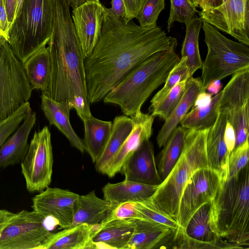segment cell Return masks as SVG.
<instances>
[{"label":"cell","instance_id":"cell-8","mask_svg":"<svg viewBox=\"0 0 249 249\" xmlns=\"http://www.w3.org/2000/svg\"><path fill=\"white\" fill-rule=\"evenodd\" d=\"M32 90L23 63L0 35V122L27 103Z\"/></svg>","mask_w":249,"mask_h":249},{"label":"cell","instance_id":"cell-23","mask_svg":"<svg viewBox=\"0 0 249 249\" xmlns=\"http://www.w3.org/2000/svg\"><path fill=\"white\" fill-rule=\"evenodd\" d=\"M202 91L205 90L203 89L200 77H192L187 80L181 99L165 120L158 133L156 141L159 147L164 146L182 118L194 106L197 95Z\"/></svg>","mask_w":249,"mask_h":249},{"label":"cell","instance_id":"cell-50","mask_svg":"<svg viewBox=\"0 0 249 249\" xmlns=\"http://www.w3.org/2000/svg\"><path fill=\"white\" fill-rule=\"evenodd\" d=\"M222 87V84L220 80H216L211 83L206 88L205 91H207L212 95H215L220 91Z\"/></svg>","mask_w":249,"mask_h":249},{"label":"cell","instance_id":"cell-35","mask_svg":"<svg viewBox=\"0 0 249 249\" xmlns=\"http://www.w3.org/2000/svg\"><path fill=\"white\" fill-rule=\"evenodd\" d=\"M187 59L185 56L181 57L179 62L173 68L167 76L163 87L155 94L151 100L149 108L153 107L158 103L178 83L183 80H188L190 78Z\"/></svg>","mask_w":249,"mask_h":249},{"label":"cell","instance_id":"cell-4","mask_svg":"<svg viewBox=\"0 0 249 249\" xmlns=\"http://www.w3.org/2000/svg\"><path fill=\"white\" fill-rule=\"evenodd\" d=\"M178 41L173 37L166 50L151 55L132 69L104 97V102L120 106L122 112L130 117L141 111L152 93L165 83L180 58L176 53Z\"/></svg>","mask_w":249,"mask_h":249},{"label":"cell","instance_id":"cell-39","mask_svg":"<svg viewBox=\"0 0 249 249\" xmlns=\"http://www.w3.org/2000/svg\"><path fill=\"white\" fill-rule=\"evenodd\" d=\"M164 8L165 0H145L136 18L139 25L143 27L157 25L158 17Z\"/></svg>","mask_w":249,"mask_h":249},{"label":"cell","instance_id":"cell-22","mask_svg":"<svg viewBox=\"0 0 249 249\" xmlns=\"http://www.w3.org/2000/svg\"><path fill=\"white\" fill-rule=\"evenodd\" d=\"M175 232L166 226L142 219H134L131 236L124 249H151L173 237Z\"/></svg>","mask_w":249,"mask_h":249},{"label":"cell","instance_id":"cell-12","mask_svg":"<svg viewBox=\"0 0 249 249\" xmlns=\"http://www.w3.org/2000/svg\"><path fill=\"white\" fill-rule=\"evenodd\" d=\"M199 15L202 21L249 46V0H225L216 8L201 10Z\"/></svg>","mask_w":249,"mask_h":249},{"label":"cell","instance_id":"cell-44","mask_svg":"<svg viewBox=\"0 0 249 249\" xmlns=\"http://www.w3.org/2000/svg\"><path fill=\"white\" fill-rule=\"evenodd\" d=\"M224 137L228 150L231 153L235 147V133L232 125L228 121L225 128Z\"/></svg>","mask_w":249,"mask_h":249},{"label":"cell","instance_id":"cell-43","mask_svg":"<svg viewBox=\"0 0 249 249\" xmlns=\"http://www.w3.org/2000/svg\"><path fill=\"white\" fill-rule=\"evenodd\" d=\"M10 28L4 0H0V35L8 41Z\"/></svg>","mask_w":249,"mask_h":249},{"label":"cell","instance_id":"cell-16","mask_svg":"<svg viewBox=\"0 0 249 249\" xmlns=\"http://www.w3.org/2000/svg\"><path fill=\"white\" fill-rule=\"evenodd\" d=\"M124 179L143 184L159 185L162 181L159 175L152 143L144 142L124 163L121 172Z\"/></svg>","mask_w":249,"mask_h":249},{"label":"cell","instance_id":"cell-37","mask_svg":"<svg viewBox=\"0 0 249 249\" xmlns=\"http://www.w3.org/2000/svg\"><path fill=\"white\" fill-rule=\"evenodd\" d=\"M170 9L167 29L170 32L173 23L177 21L185 25L194 18L196 8L189 0H170Z\"/></svg>","mask_w":249,"mask_h":249},{"label":"cell","instance_id":"cell-46","mask_svg":"<svg viewBox=\"0 0 249 249\" xmlns=\"http://www.w3.org/2000/svg\"><path fill=\"white\" fill-rule=\"evenodd\" d=\"M111 5L109 10L116 16L124 18L125 11L123 0H111Z\"/></svg>","mask_w":249,"mask_h":249},{"label":"cell","instance_id":"cell-17","mask_svg":"<svg viewBox=\"0 0 249 249\" xmlns=\"http://www.w3.org/2000/svg\"><path fill=\"white\" fill-rule=\"evenodd\" d=\"M131 118L133 122L132 131L104 173L109 178H112L120 172L126 160L144 142L149 140L152 135L154 117L149 113H144L140 111Z\"/></svg>","mask_w":249,"mask_h":249},{"label":"cell","instance_id":"cell-31","mask_svg":"<svg viewBox=\"0 0 249 249\" xmlns=\"http://www.w3.org/2000/svg\"><path fill=\"white\" fill-rule=\"evenodd\" d=\"M203 24L198 17L193 18L186 25V33L181 50V57H187L190 78L202 66L199 49V36Z\"/></svg>","mask_w":249,"mask_h":249},{"label":"cell","instance_id":"cell-34","mask_svg":"<svg viewBox=\"0 0 249 249\" xmlns=\"http://www.w3.org/2000/svg\"><path fill=\"white\" fill-rule=\"evenodd\" d=\"M187 81L183 80L175 85L158 103L149 108V114L166 120L181 99Z\"/></svg>","mask_w":249,"mask_h":249},{"label":"cell","instance_id":"cell-11","mask_svg":"<svg viewBox=\"0 0 249 249\" xmlns=\"http://www.w3.org/2000/svg\"><path fill=\"white\" fill-rule=\"evenodd\" d=\"M222 179L209 167L196 170L186 184L179 204L178 223L183 229L194 213L215 196Z\"/></svg>","mask_w":249,"mask_h":249},{"label":"cell","instance_id":"cell-32","mask_svg":"<svg viewBox=\"0 0 249 249\" xmlns=\"http://www.w3.org/2000/svg\"><path fill=\"white\" fill-rule=\"evenodd\" d=\"M222 90L212 97L206 107H193L182 118L181 126L187 129L203 130L209 129L215 123L219 114V107Z\"/></svg>","mask_w":249,"mask_h":249},{"label":"cell","instance_id":"cell-25","mask_svg":"<svg viewBox=\"0 0 249 249\" xmlns=\"http://www.w3.org/2000/svg\"><path fill=\"white\" fill-rule=\"evenodd\" d=\"M158 186L124 179L118 183H107L102 191L104 199L114 208L121 203L136 202L150 198Z\"/></svg>","mask_w":249,"mask_h":249},{"label":"cell","instance_id":"cell-1","mask_svg":"<svg viewBox=\"0 0 249 249\" xmlns=\"http://www.w3.org/2000/svg\"><path fill=\"white\" fill-rule=\"evenodd\" d=\"M101 32L85 59L89 104L104 99L134 67L154 53L167 49L173 37L157 25L143 27L126 22L104 6Z\"/></svg>","mask_w":249,"mask_h":249},{"label":"cell","instance_id":"cell-6","mask_svg":"<svg viewBox=\"0 0 249 249\" xmlns=\"http://www.w3.org/2000/svg\"><path fill=\"white\" fill-rule=\"evenodd\" d=\"M53 24V0H24L9 33V44L23 63L50 39Z\"/></svg>","mask_w":249,"mask_h":249},{"label":"cell","instance_id":"cell-41","mask_svg":"<svg viewBox=\"0 0 249 249\" xmlns=\"http://www.w3.org/2000/svg\"><path fill=\"white\" fill-rule=\"evenodd\" d=\"M126 219H142L140 213L135 209V202H125L117 206L104 223L114 220Z\"/></svg>","mask_w":249,"mask_h":249},{"label":"cell","instance_id":"cell-29","mask_svg":"<svg viewBox=\"0 0 249 249\" xmlns=\"http://www.w3.org/2000/svg\"><path fill=\"white\" fill-rule=\"evenodd\" d=\"M43 46L32 54L23 63L24 69L32 89L46 93L51 73V62L48 47Z\"/></svg>","mask_w":249,"mask_h":249},{"label":"cell","instance_id":"cell-55","mask_svg":"<svg viewBox=\"0 0 249 249\" xmlns=\"http://www.w3.org/2000/svg\"><path fill=\"white\" fill-rule=\"evenodd\" d=\"M1 122H0V123Z\"/></svg>","mask_w":249,"mask_h":249},{"label":"cell","instance_id":"cell-47","mask_svg":"<svg viewBox=\"0 0 249 249\" xmlns=\"http://www.w3.org/2000/svg\"><path fill=\"white\" fill-rule=\"evenodd\" d=\"M18 0H4L10 27L16 17Z\"/></svg>","mask_w":249,"mask_h":249},{"label":"cell","instance_id":"cell-7","mask_svg":"<svg viewBox=\"0 0 249 249\" xmlns=\"http://www.w3.org/2000/svg\"><path fill=\"white\" fill-rule=\"evenodd\" d=\"M202 28L207 47L200 77L205 90L212 82L249 68V46L227 38L205 21Z\"/></svg>","mask_w":249,"mask_h":249},{"label":"cell","instance_id":"cell-21","mask_svg":"<svg viewBox=\"0 0 249 249\" xmlns=\"http://www.w3.org/2000/svg\"><path fill=\"white\" fill-rule=\"evenodd\" d=\"M36 114L32 111L0 147V168L20 163L29 147L28 139L36 124Z\"/></svg>","mask_w":249,"mask_h":249},{"label":"cell","instance_id":"cell-20","mask_svg":"<svg viewBox=\"0 0 249 249\" xmlns=\"http://www.w3.org/2000/svg\"><path fill=\"white\" fill-rule=\"evenodd\" d=\"M41 107L50 125H53L66 137L71 144L83 153L86 151L83 141L77 135L70 121L71 106L67 102H59L42 92Z\"/></svg>","mask_w":249,"mask_h":249},{"label":"cell","instance_id":"cell-26","mask_svg":"<svg viewBox=\"0 0 249 249\" xmlns=\"http://www.w3.org/2000/svg\"><path fill=\"white\" fill-rule=\"evenodd\" d=\"M249 68L232 75L222 90L219 112L228 116L249 103Z\"/></svg>","mask_w":249,"mask_h":249},{"label":"cell","instance_id":"cell-24","mask_svg":"<svg viewBox=\"0 0 249 249\" xmlns=\"http://www.w3.org/2000/svg\"><path fill=\"white\" fill-rule=\"evenodd\" d=\"M134 219L112 220L98 226L92 241L96 249H124L133 233Z\"/></svg>","mask_w":249,"mask_h":249},{"label":"cell","instance_id":"cell-9","mask_svg":"<svg viewBox=\"0 0 249 249\" xmlns=\"http://www.w3.org/2000/svg\"><path fill=\"white\" fill-rule=\"evenodd\" d=\"M20 165L29 192H41L49 187L53 173V154L47 126L34 133Z\"/></svg>","mask_w":249,"mask_h":249},{"label":"cell","instance_id":"cell-40","mask_svg":"<svg viewBox=\"0 0 249 249\" xmlns=\"http://www.w3.org/2000/svg\"><path fill=\"white\" fill-rule=\"evenodd\" d=\"M249 157V139L235 147L231 152L228 162L229 176L236 175L248 164Z\"/></svg>","mask_w":249,"mask_h":249},{"label":"cell","instance_id":"cell-53","mask_svg":"<svg viewBox=\"0 0 249 249\" xmlns=\"http://www.w3.org/2000/svg\"></svg>","mask_w":249,"mask_h":249},{"label":"cell","instance_id":"cell-15","mask_svg":"<svg viewBox=\"0 0 249 249\" xmlns=\"http://www.w3.org/2000/svg\"><path fill=\"white\" fill-rule=\"evenodd\" d=\"M104 6L99 0H87L72 9V20L85 59L91 54L100 37Z\"/></svg>","mask_w":249,"mask_h":249},{"label":"cell","instance_id":"cell-19","mask_svg":"<svg viewBox=\"0 0 249 249\" xmlns=\"http://www.w3.org/2000/svg\"><path fill=\"white\" fill-rule=\"evenodd\" d=\"M99 226L80 224L51 232L39 249H96L92 236Z\"/></svg>","mask_w":249,"mask_h":249},{"label":"cell","instance_id":"cell-30","mask_svg":"<svg viewBox=\"0 0 249 249\" xmlns=\"http://www.w3.org/2000/svg\"><path fill=\"white\" fill-rule=\"evenodd\" d=\"M133 126L131 118L118 116L112 122V129L106 147L98 160L95 163L96 170L104 174L107 166L120 150Z\"/></svg>","mask_w":249,"mask_h":249},{"label":"cell","instance_id":"cell-38","mask_svg":"<svg viewBox=\"0 0 249 249\" xmlns=\"http://www.w3.org/2000/svg\"><path fill=\"white\" fill-rule=\"evenodd\" d=\"M31 111L32 109L28 102L0 123V147L19 127L26 116Z\"/></svg>","mask_w":249,"mask_h":249},{"label":"cell","instance_id":"cell-13","mask_svg":"<svg viewBox=\"0 0 249 249\" xmlns=\"http://www.w3.org/2000/svg\"><path fill=\"white\" fill-rule=\"evenodd\" d=\"M212 202L200 207L192 216L186 227L177 231L173 241L179 249H233L220 238L211 225Z\"/></svg>","mask_w":249,"mask_h":249},{"label":"cell","instance_id":"cell-33","mask_svg":"<svg viewBox=\"0 0 249 249\" xmlns=\"http://www.w3.org/2000/svg\"><path fill=\"white\" fill-rule=\"evenodd\" d=\"M187 129L177 126L164 145L160 153L158 170L163 181L177 162L182 151Z\"/></svg>","mask_w":249,"mask_h":249},{"label":"cell","instance_id":"cell-14","mask_svg":"<svg viewBox=\"0 0 249 249\" xmlns=\"http://www.w3.org/2000/svg\"><path fill=\"white\" fill-rule=\"evenodd\" d=\"M80 195L68 190L48 187L32 199L33 211L53 218L63 229L71 226Z\"/></svg>","mask_w":249,"mask_h":249},{"label":"cell","instance_id":"cell-36","mask_svg":"<svg viewBox=\"0 0 249 249\" xmlns=\"http://www.w3.org/2000/svg\"><path fill=\"white\" fill-rule=\"evenodd\" d=\"M135 207L142 219L161 224L175 232L180 228L178 223L174 219L156 208L150 198L135 202Z\"/></svg>","mask_w":249,"mask_h":249},{"label":"cell","instance_id":"cell-28","mask_svg":"<svg viewBox=\"0 0 249 249\" xmlns=\"http://www.w3.org/2000/svg\"><path fill=\"white\" fill-rule=\"evenodd\" d=\"M84 125L83 142L86 151L93 163L101 157L109 139L112 129V122L105 121L92 116L82 120Z\"/></svg>","mask_w":249,"mask_h":249},{"label":"cell","instance_id":"cell-3","mask_svg":"<svg viewBox=\"0 0 249 249\" xmlns=\"http://www.w3.org/2000/svg\"><path fill=\"white\" fill-rule=\"evenodd\" d=\"M211 202V225L215 233L233 249H249V164L222 180Z\"/></svg>","mask_w":249,"mask_h":249},{"label":"cell","instance_id":"cell-42","mask_svg":"<svg viewBox=\"0 0 249 249\" xmlns=\"http://www.w3.org/2000/svg\"><path fill=\"white\" fill-rule=\"evenodd\" d=\"M125 7V16L123 18L126 22L136 18L145 0H123Z\"/></svg>","mask_w":249,"mask_h":249},{"label":"cell","instance_id":"cell-2","mask_svg":"<svg viewBox=\"0 0 249 249\" xmlns=\"http://www.w3.org/2000/svg\"><path fill=\"white\" fill-rule=\"evenodd\" d=\"M53 24L48 43L51 62L52 99L69 103L82 120L92 114L86 83L85 58L77 36L68 0H53ZM43 93V92H42Z\"/></svg>","mask_w":249,"mask_h":249},{"label":"cell","instance_id":"cell-45","mask_svg":"<svg viewBox=\"0 0 249 249\" xmlns=\"http://www.w3.org/2000/svg\"><path fill=\"white\" fill-rule=\"evenodd\" d=\"M212 95L206 91L200 92L197 96L193 107L203 108L207 107L210 104Z\"/></svg>","mask_w":249,"mask_h":249},{"label":"cell","instance_id":"cell-27","mask_svg":"<svg viewBox=\"0 0 249 249\" xmlns=\"http://www.w3.org/2000/svg\"><path fill=\"white\" fill-rule=\"evenodd\" d=\"M113 209L105 199L98 197L95 190L80 196L71 226L84 223L100 225L106 220Z\"/></svg>","mask_w":249,"mask_h":249},{"label":"cell","instance_id":"cell-54","mask_svg":"<svg viewBox=\"0 0 249 249\" xmlns=\"http://www.w3.org/2000/svg\"><path fill=\"white\" fill-rule=\"evenodd\" d=\"M225 0H223V2L225 1Z\"/></svg>","mask_w":249,"mask_h":249},{"label":"cell","instance_id":"cell-51","mask_svg":"<svg viewBox=\"0 0 249 249\" xmlns=\"http://www.w3.org/2000/svg\"><path fill=\"white\" fill-rule=\"evenodd\" d=\"M70 7L75 8L83 4L87 0H68Z\"/></svg>","mask_w":249,"mask_h":249},{"label":"cell","instance_id":"cell-48","mask_svg":"<svg viewBox=\"0 0 249 249\" xmlns=\"http://www.w3.org/2000/svg\"><path fill=\"white\" fill-rule=\"evenodd\" d=\"M15 214L8 210L0 209V238L4 229Z\"/></svg>","mask_w":249,"mask_h":249},{"label":"cell","instance_id":"cell-5","mask_svg":"<svg viewBox=\"0 0 249 249\" xmlns=\"http://www.w3.org/2000/svg\"><path fill=\"white\" fill-rule=\"evenodd\" d=\"M208 131L187 129L177 162L150 197L156 208L177 222L180 197L188 181L196 170L209 167L206 149Z\"/></svg>","mask_w":249,"mask_h":249},{"label":"cell","instance_id":"cell-10","mask_svg":"<svg viewBox=\"0 0 249 249\" xmlns=\"http://www.w3.org/2000/svg\"><path fill=\"white\" fill-rule=\"evenodd\" d=\"M46 219L33 210L15 213L0 236V249H39L51 233Z\"/></svg>","mask_w":249,"mask_h":249},{"label":"cell","instance_id":"cell-52","mask_svg":"<svg viewBox=\"0 0 249 249\" xmlns=\"http://www.w3.org/2000/svg\"><path fill=\"white\" fill-rule=\"evenodd\" d=\"M191 3L196 7L199 6L201 3V0H189Z\"/></svg>","mask_w":249,"mask_h":249},{"label":"cell","instance_id":"cell-18","mask_svg":"<svg viewBox=\"0 0 249 249\" xmlns=\"http://www.w3.org/2000/svg\"><path fill=\"white\" fill-rule=\"evenodd\" d=\"M227 122V115L219 112L215 123L208 129L206 142L208 166L216 172L222 180L227 179L229 176L230 153L224 137Z\"/></svg>","mask_w":249,"mask_h":249},{"label":"cell","instance_id":"cell-49","mask_svg":"<svg viewBox=\"0 0 249 249\" xmlns=\"http://www.w3.org/2000/svg\"><path fill=\"white\" fill-rule=\"evenodd\" d=\"M223 0H201L199 7L201 10H206L211 8H215L220 6Z\"/></svg>","mask_w":249,"mask_h":249}]
</instances>
